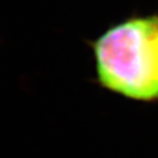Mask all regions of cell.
<instances>
[{
    "instance_id": "obj_1",
    "label": "cell",
    "mask_w": 158,
    "mask_h": 158,
    "mask_svg": "<svg viewBox=\"0 0 158 158\" xmlns=\"http://www.w3.org/2000/svg\"><path fill=\"white\" fill-rule=\"evenodd\" d=\"M94 82L127 100L158 104V14L131 15L88 40Z\"/></svg>"
}]
</instances>
